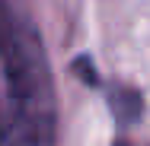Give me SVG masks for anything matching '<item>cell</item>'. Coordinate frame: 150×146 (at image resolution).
<instances>
[{
  "instance_id": "2",
  "label": "cell",
  "mask_w": 150,
  "mask_h": 146,
  "mask_svg": "<svg viewBox=\"0 0 150 146\" xmlns=\"http://www.w3.org/2000/svg\"><path fill=\"white\" fill-rule=\"evenodd\" d=\"M112 108H115L121 117H137L141 98H137V92H131V89H121L118 95H112Z\"/></svg>"
},
{
  "instance_id": "1",
  "label": "cell",
  "mask_w": 150,
  "mask_h": 146,
  "mask_svg": "<svg viewBox=\"0 0 150 146\" xmlns=\"http://www.w3.org/2000/svg\"><path fill=\"white\" fill-rule=\"evenodd\" d=\"M58 102L42 35L19 0H0V146H54Z\"/></svg>"
}]
</instances>
